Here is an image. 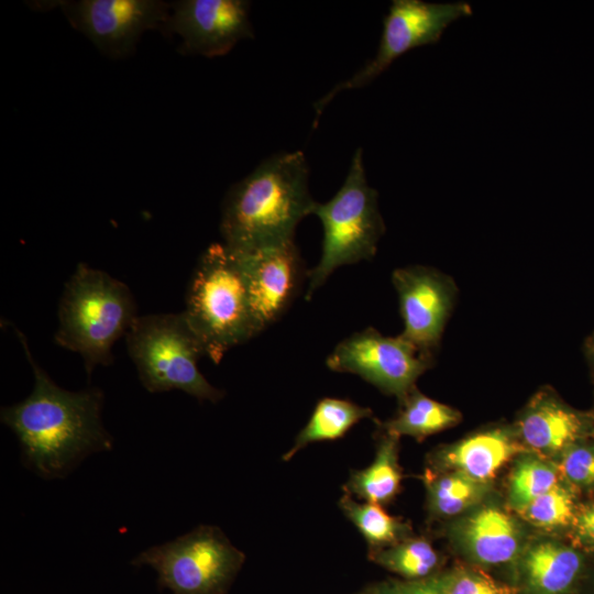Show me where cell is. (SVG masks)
Instances as JSON below:
<instances>
[{
	"label": "cell",
	"mask_w": 594,
	"mask_h": 594,
	"mask_svg": "<svg viewBox=\"0 0 594 594\" xmlns=\"http://www.w3.org/2000/svg\"><path fill=\"white\" fill-rule=\"evenodd\" d=\"M362 154V148H356L336 195L315 206L312 215L321 221L323 239L320 260L308 271L307 300L338 267L371 261L385 232L378 193L367 183Z\"/></svg>",
	"instance_id": "cell-5"
},
{
	"label": "cell",
	"mask_w": 594,
	"mask_h": 594,
	"mask_svg": "<svg viewBox=\"0 0 594 594\" xmlns=\"http://www.w3.org/2000/svg\"><path fill=\"white\" fill-rule=\"evenodd\" d=\"M521 450L510 430L495 428L449 447L440 453L439 461L442 466L483 483Z\"/></svg>",
	"instance_id": "cell-15"
},
{
	"label": "cell",
	"mask_w": 594,
	"mask_h": 594,
	"mask_svg": "<svg viewBox=\"0 0 594 594\" xmlns=\"http://www.w3.org/2000/svg\"><path fill=\"white\" fill-rule=\"evenodd\" d=\"M15 333L34 375L31 394L1 408V422L16 436L24 465L44 479L66 476L87 455L112 449L113 439L101 420L103 393L78 392L56 385L34 361L24 334Z\"/></svg>",
	"instance_id": "cell-1"
},
{
	"label": "cell",
	"mask_w": 594,
	"mask_h": 594,
	"mask_svg": "<svg viewBox=\"0 0 594 594\" xmlns=\"http://www.w3.org/2000/svg\"><path fill=\"white\" fill-rule=\"evenodd\" d=\"M442 594H514L513 588L474 571H463L437 581Z\"/></svg>",
	"instance_id": "cell-27"
},
{
	"label": "cell",
	"mask_w": 594,
	"mask_h": 594,
	"mask_svg": "<svg viewBox=\"0 0 594 594\" xmlns=\"http://www.w3.org/2000/svg\"><path fill=\"white\" fill-rule=\"evenodd\" d=\"M316 204L305 154H274L228 190L220 219L223 244L248 253L295 242L297 226Z\"/></svg>",
	"instance_id": "cell-2"
},
{
	"label": "cell",
	"mask_w": 594,
	"mask_h": 594,
	"mask_svg": "<svg viewBox=\"0 0 594 594\" xmlns=\"http://www.w3.org/2000/svg\"><path fill=\"white\" fill-rule=\"evenodd\" d=\"M431 509L440 515H457L477 502L483 492V483L464 474L453 472L426 481Z\"/></svg>",
	"instance_id": "cell-23"
},
{
	"label": "cell",
	"mask_w": 594,
	"mask_h": 594,
	"mask_svg": "<svg viewBox=\"0 0 594 594\" xmlns=\"http://www.w3.org/2000/svg\"><path fill=\"white\" fill-rule=\"evenodd\" d=\"M243 561L218 527L199 526L140 552L131 564L154 569L158 586L174 594H224Z\"/></svg>",
	"instance_id": "cell-7"
},
{
	"label": "cell",
	"mask_w": 594,
	"mask_h": 594,
	"mask_svg": "<svg viewBox=\"0 0 594 594\" xmlns=\"http://www.w3.org/2000/svg\"><path fill=\"white\" fill-rule=\"evenodd\" d=\"M326 364L331 371L355 374L402 400L432 365V360L421 355L399 334L387 337L366 328L340 341Z\"/></svg>",
	"instance_id": "cell-9"
},
{
	"label": "cell",
	"mask_w": 594,
	"mask_h": 594,
	"mask_svg": "<svg viewBox=\"0 0 594 594\" xmlns=\"http://www.w3.org/2000/svg\"><path fill=\"white\" fill-rule=\"evenodd\" d=\"M183 314L215 364L256 336L240 257L226 244L212 243L199 257Z\"/></svg>",
	"instance_id": "cell-4"
},
{
	"label": "cell",
	"mask_w": 594,
	"mask_h": 594,
	"mask_svg": "<svg viewBox=\"0 0 594 594\" xmlns=\"http://www.w3.org/2000/svg\"><path fill=\"white\" fill-rule=\"evenodd\" d=\"M125 341L139 378L150 393L179 389L211 403L224 396L199 371L198 361L206 355L205 346L183 311L139 316Z\"/></svg>",
	"instance_id": "cell-6"
},
{
	"label": "cell",
	"mask_w": 594,
	"mask_h": 594,
	"mask_svg": "<svg viewBox=\"0 0 594 594\" xmlns=\"http://www.w3.org/2000/svg\"><path fill=\"white\" fill-rule=\"evenodd\" d=\"M561 454L560 474L576 487H594V444L580 441Z\"/></svg>",
	"instance_id": "cell-26"
},
{
	"label": "cell",
	"mask_w": 594,
	"mask_h": 594,
	"mask_svg": "<svg viewBox=\"0 0 594 594\" xmlns=\"http://www.w3.org/2000/svg\"><path fill=\"white\" fill-rule=\"evenodd\" d=\"M469 2L432 3L422 0H394L383 19V31L374 58L346 80L337 84L315 103V125L324 107L336 95L361 88L378 77L408 51L439 42L444 30L455 20L472 15Z\"/></svg>",
	"instance_id": "cell-8"
},
{
	"label": "cell",
	"mask_w": 594,
	"mask_h": 594,
	"mask_svg": "<svg viewBox=\"0 0 594 594\" xmlns=\"http://www.w3.org/2000/svg\"><path fill=\"white\" fill-rule=\"evenodd\" d=\"M69 24L105 56L128 57L142 35L166 25L170 3L162 0H64L56 2Z\"/></svg>",
	"instance_id": "cell-10"
},
{
	"label": "cell",
	"mask_w": 594,
	"mask_h": 594,
	"mask_svg": "<svg viewBox=\"0 0 594 594\" xmlns=\"http://www.w3.org/2000/svg\"><path fill=\"white\" fill-rule=\"evenodd\" d=\"M372 559L403 576L417 579L429 574L438 563V554L425 539H408L385 550H374Z\"/></svg>",
	"instance_id": "cell-22"
},
{
	"label": "cell",
	"mask_w": 594,
	"mask_h": 594,
	"mask_svg": "<svg viewBox=\"0 0 594 594\" xmlns=\"http://www.w3.org/2000/svg\"><path fill=\"white\" fill-rule=\"evenodd\" d=\"M372 416V410L351 400L326 397L320 399L295 443L283 457L290 460L306 446L342 438L355 424Z\"/></svg>",
	"instance_id": "cell-19"
},
{
	"label": "cell",
	"mask_w": 594,
	"mask_h": 594,
	"mask_svg": "<svg viewBox=\"0 0 594 594\" xmlns=\"http://www.w3.org/2000/svg\"><path fill=\"white\" fill-rule=\"evenodd\" d=\"M518 512L537 527L557 528L573 525L578 508L573 492L559 483Z\"/></svg>",
	"instance_id": "cell-24"
},
{
	"label": "cell",
	"mask_w": 594,
	"mask_h": 594,
	"mask_svg": "<svg viewBox=\"0 0 594 594\" xmlns=\"http://www.w3.org/2000/svg\"><path fill=\"white\" fill-rule=\"evenodd\" d=\"M518 437L535 451L562 453L594 435V416L576 410L549 392H540L517 422Z\"/></svg>",
	"instance_id": "cell-14"
},
{
	"label": "cell",
	"mask_w": 594,
	"mask_h": 594,
	"mask_svg": "<svg viewBox=\"0 0 594 594\" xmlns=\"http://www.w3.org/2000/svg\"><path fill=\"white\" fill-rule=\"evenodd\" d=\"M392 282L404 323L399 336L433 360L457 298L453 279L436 268L411 265L394 270Z\"/></svg>",
	"instance_id": "cell-11"
},
{
	"label": "cell",
	"mask_w": 594,
	"mask_h": 594,
	"mask_svg": "<svg viewBox=\"0 0 594 594\" xmlns=\"http://www.w3.org/2000/svg\"><path fill=\"white\" fill-rule=\"evenodd\" d=\"M396 594H442L437 581L413 583L395 590Z\"/></svg>",
	"instance_id": "cell-28"
},
{
	"label": "cell",
	"mask_w": 594,
	"mask_h": 594,
	"mask_svg": "<svg viewBox=\"0 0 594 594\" xmlns=\"http://www.w3.org/2000/svg\"><path fill=\"white\" fill-rule=\"evenodd\" d=\"M559 469L538 459H524L515 468L509 497L518 510L559 484Z\"/></svg>",
	"instance_id": "cell-25"
},
{
	"label": "cell",
	"mask_w": 594,
	"mask_h": 594,
	"mask_svg": "<svg viewBox=\"0 0 594 594\" xmlns=\"http://www.w3.org/2000/svg\"><path fill=\"white\" fill-rule=\"evenodd\" d=\"M469 552L483 564L512 561L519 549V531L513 518L495 507H484L462 526Z\"/></svg>",
	"instance_id": "cell-16"
},
{
	"label": "cell",
	"mask_w": 594,
	"mask_h": 594,
	"mask_svg": "<svg viewBox=\"0 0 594 594\" xmlns=\"http://www.w3.org/2000/svg\"><path fill=\"white\" fill-rule=\"evenodd\" d=\"M339 506L374 550L386 544H396L406 529L380 504L355 502L349 493L340 498Z\"/></svg>",
	"instance_id": "cell-21"
},
{
	"label": "cell",
	"mask_w": 594,
	"mask_h": 594,
	"mask_svg": "<svg viewBox=\"0 0 594 594\" xmlns=\"http://www.w3.org/2000/svg\"><path fill=\"white\" fill-rule=\"evenodd\" d=\"M399 437L388 432L382 438L374 461L351 474L346 493L369 503L385 504L400 486L402 473L397 461Z\"/></svg>",
	"instance_id": "cell-18"
},
{
	"label": "cell",
	"mask_w": 594,
	"mask_h": 594,
	"mask_svg": "<svg viewBox=\"0 0 594 594\" xmlns=\"http://www.w3.org/2000/svg\"><path fill=\"white\" fill-rule=\"evenodd\" d=\"M524 569L536 594H569L583 574L584 557L572 547L543 542L527 552Z\"/></svg>",
	"instance_id": "cell-17"
},
{
	"label": "cell",
	"mask_w": 594,
	"mask_h": 594,
	"mask_svg": "<svg viewBox=\"0 0 594 594\" xmlns=\"http://www.w3.org/2000/svg\"><path fill=\"white\" fill-rule=\"evenodd\" d=\"M384 594H396V593H395V591H393V592H386Z\"/></svg>",
	"instance_id": "cell-30"
},
{
	"label": "cell",
	"mask_w": 594,
	"mask_h": 594,
	"mask_svg": "<svg viewBox=\"0 0 594 594\" xmlns=\"http://www.w3.org/2000/svg\"><path fill=\"white\" fill-rule=\"evenodd\" d=\"M235 253L241 261L254 329L258 334L285 314L297 297L305 276L308 278V272L295 242Z\"/></svg>",
	"instance_id": "cell-13"
},
{
	"label": "cell",
	"mask_w": 594,
	"mask_h": 594,
	"mask_svg": "<svg viewBox=\"0 0 594 594\" xmlns=\"http://www.w3.org/2000/svg\"><path fill=\"white\" fill-rule=\"evenodd\" d=\"M584 355L594 376V332L586 339L584 343Z\"/></svg>",
	"instance_id": "cell-29"
},
{
	"label": "cell",
	"mask_w": 594,
	"mask_h": 594,
	"mask_svg": "<svg viewBox=\"0 0 594 594\" xmlns=\"http://www.w3.org/2000/svg\"><path fill=\"white\" fill-rule=\"evenodd\" d=\"M57 345L78 353L88 378L113 362L112 348L139 317L130 288L108 273L79 263L58 304Z\"/></svg>",
	"instance_id": "cell-3"
},
{
	"label": "cell",
	"mask_w": 594,
	"mask_h": 594,
	"mask_svg": "<svg viewBox=\"0 0 594 594\" xmlns=\"http://www.w3.org/2000/svg\"><path fill=\"white\" fill-rule=\"evenodd\" d=\"M250 8L246 0H179L170 3L165 26L180 38L183 52L222 56L254 37Z\"/></svg>",
	"instance_id": "cell-12"
},
{
	"label": "cell",
	"mask_w": 594,
	"mask_h": 594,
	"mask_svg": "<svg viewBox=\"0 0 594 594\" xmlns=\"http://www.w3.org/2000/svg\"><path fill=\"white\" fill-rule=\"evenodd\" d=\"M398 415L384 422L385 432L410 436L418 440L442 431L461 420L460 413L438 400L427 397L415 387L402 399Z\"/></svg>",
	"instance_id": "cell-20"
}]
</instances>
